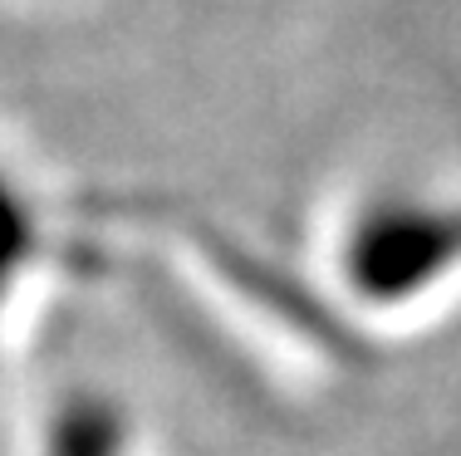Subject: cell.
Listing matches in <instances>:
<instances>
[{
  "mask_svg": "<svg viewBox=\"0 0 461 456\" xmlns=\"http://www.w3.org/2000/svg\"><path fill=\"white\" fill-rule=\"evenodd\" d=\"M334 280L378 314H408L456 290L461 197L412 187L358 197L334 231Z\"/></svg>",
  "mask_w": 461,
  "mask_h": 456,
  "instance_id": "6da1fadb",
  "label": "cell"
}]
</instances>
